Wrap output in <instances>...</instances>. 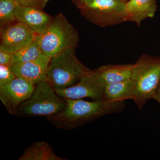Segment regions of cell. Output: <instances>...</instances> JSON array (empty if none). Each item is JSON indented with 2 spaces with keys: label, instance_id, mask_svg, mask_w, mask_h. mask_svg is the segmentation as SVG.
<instances>
[{
  "label": "cell",
  "instance_id": "cell-24",
  "mask_svg": "<svg viewBox=\"0 0 160 160\" xmlns=\"http://www.w3.org/2000/svg\"><path fill=\"white\" fill-rule=\"evenodd\" d=\"M0 1H2V0H0Z\"/></svg>",
  "mask_w": 160,
  "mask_h": 160
},
{
  "label": "cell",
  "instance_id": "cell-19",
  "mask_svg": "<svg viewBox=\"0 0 160 160\" xmlns=\"http://www.w3.org/2000/svg\"><path fill=\"white\" fill-rule=\"evenodd\" d=\"M18 4L22 6H29L37 9H42L46 6L49 0H16Z\"/></svg>",
  "mask_w": 160,
  "mask_h": 160
},
{
  "label": "cell",
  "instance_id": "cell-9",
  "mask_svg": "<svg viewBox=\"0 0 160 160\" xmlns=\"http://www.w3.org/2000/svg\"><path fill=\"white\" fill-rule=\"evenodd\" d=\"M38 35L22 23L16 22L1 27L0 47L12 54L32 42Z\"/></svg>",
  "mask_w": 160,
  "mask_h": 160
},
{
  "label": "cell",
  "instance_id": "cell-15",
  "mask_svg": "<svg viewBox=\"0 0 160 160\" xmlns=\"http://www.w3.org/2000/svg\"><path fill=\"white\" fill-rule=\"evenodd\" d=\"M19 160H66L55 153L52 147L45 142H35L27 147Z\"/></svg>",
  "mask_w": 160,
  "mask_h": 160
},
{
  "label": "cell",
  "instance_id": "cell-6",
  "mask_svg": "<svg viewBox=\"0 0 160 160\" xmlns=\"http://www.w3.org/2000/svg\"><path fill=\"white\" fill-rule=\"evenodd\" d=\"M83 8L85 16L102 27L114 26L127 20L126 4L118 0H93Z\"/></svg>",
  "mask_w": 160,
  "mask_h": 160
},
{
  "label": "cell",
  "instance_id": "cell-20",
  "mask_svg": "<svg viewBox=\"0 0 160 160\" xmlns=\"http://www.w3.org/2000/svg\"><path fill=\"white\" fill-rule=\"evenodd\" d=\"M12 61V54L0 47V65L10 66Z\"/></svg>",
  "mask_w": 160,
  "mask_h": 160
},
{
  "label": "cell",
  "instance_id": "cell-7",
  "mask_svg": "<svg viewBox=\"0 0 160 160\" xmlns=\"http://www.w3.org/2000/svg\"><path fill=\"white\" fill-rule=\"evenodd\" d=\"M104 87L96 72L91 70L74 85L55 90L58 95L65 99L89 98L97 101L103 100Z\"/></svg>",
  "mask_w": 160,
  "mask_h": 160
},
{
  "label": "cell",
  "instance_id": "cell-23",
  "mask_svg": "<svg viewBox=\"0 0 160 160\" xmlns=\"http://www.w3.org/2000/svg\"><path fill=\"white\" fill-rule=\"evenodd\" d=\"M118 1H121V2H122L126 4V3L128 2L129 0H118Z\"/></svg>",
  "mask_w": 160,
  "mask_h": 160
},
{
  "label": "cell",
  "instance_id": "cell-16",
  "mask_svg": "<svg viewBox=\"0 0 160 160\" xmlns=\"http://www.w3.org/2000/svg\"><path fill=\"white\" fill-rule=\"evenodd\" d=\"M42 53L41 51L39 42V35L34 41L28 46L12 54L11 65L22 64L33 61L37 58Z\"/></svg>",
  "mask_w": 160,
  "mask_h": 160
},
{
  "label": "cell",
  "instance_id": "cell-14",
  "mask_svg": "<svg viewBox=\"0 0 160 160\" xmlns=\"http://www.w3.org/2000/svg\"><path fill=\"white\" fill-rule=\"evenodd\" d=\"M134 85L133 80L129 78L106 85L103 90V100L114 102L131 99Z\"/></svg>",
  "mask_w": 160,
  "mask_h": 160
},
{
  "label": "cell",
  "instance_id": "cell-10",
  "mask_svg": "<svg viewBox=\"0 0 160 160\" xmlns=\"http://www.w3.org/2000/svg\"><path fill=\"white\" fill-rule=\"evenodd\" d=\"M50 60V58L42 53L33 61L15 64L9 67L16 77L23 78L36 85L40 82L46 81Z\"/></svg>",
  "mask_w": 160,
  "mask_h": 160
},
{
  "label": "cell",
  "instance_id": "cell-8",
  "mask_svg": "<svg viewBox=\"0 0 160 160\" xmlns=\"http://www.w3.org/2000/svg\"><path fill=\"white\" fill-rule=\"evenodd\" d=\"M35 86L23 78L16 77L0 86V100L8 112L15 115L20 105L31 96Z\"/></svg>",
  "mask_w": 160,
  "mask_h": 160
},
{
  "label": "cell",
  "instance_id": "cell-11",
  "mask_svg": "<svg viewBox=\"0 0 160 160\" xmlns=\"http://www.w3.org/2000/svg\"><path fill=\"white\" fill-rule=\"evenodd\" d=\"M16 21L22 23L36 34L44 32L52 19L42 9L18 4L14 11Z\"/></svg>",
  "mask_w": 160,
  "mask_h": 160
},
{
  "label": "cell",
  "instance_id": "cell-5",
  "mask_svg": "<svg viewBox=\"0 0 160 160\" xmlns=\"http://www.w3.org/2000/svg\"><path fill=\"white\" fill-rule=\"evenodd\" d=\"M66 105V100L58 95L52 86L44 81L36 85L31 96L20 105L15 115L47 117L58 113Z\"/></svg>",
  "mask_w": 160,
  "mask_h": 160
},
{
  "label": "cell",
  "instance_id": "cell-21",
  "mask_svg": "<svg viewBox=\"0 0 160 160\" xmlns=\"http://www.w3.org/2000/svg\"><path fill=\"white\" fill-rule=\"evenodd\" d=\"M152 99L157 101L159 103L160 105V84L157 90L153 95Z\"/></svg>",
  "mask_w": 160,
  "mask_h": 160
},
{
  "label": "cell",
  "instance_id": "cell-17",
  "mask_svg": "<svg viewBox=\"0 0 160 160\" xmlns=\"http://www.w3.org/2000/svg\"><path fill=\"white\" fill-rule=\"evenodd\" d=\"M18 3L16 0L0 1V23L1 27L16 22L14 11Z\"/></svg>",
  "mask_w": 160,
  "mask_h": 160
},
{
  "label": "cell",
  "instance_id": "cell-1",
  "mask_svg": "<svg viewBox=\"0 0 160 160\" xmlns=\"http://www.w3.org/2000/svg\"><path fill=\"white\" fill-rule=\"evenodd\" d=\"M66 100V105L63 110L46 118L55 127L66 130L75 129L104 116L121 112L126 108L125 101Z\"/></svg>",
  "mask_w": 160,
  "mask_h": 160
},
{
  "label": "cell",
  "instance_id": "cell-3",
  "mask_svg": "<svg viewBox=\"0 0 160 160\" xmlns=\"http://www.w3.org/2000/svg\"><path fill=\"white\" fill-rule=\"evenodd\" d=\"M75 48L66 49L51 58L46 81L54 89L74 85L91 71L78 59Z\"/></svg>",
  "mask_w": 160,
  "mask_h": 160
},
{
  "label": "cell",
  "instance_id": "cell-13",
  "mask_svg": "<svg viewBox=\"0 0 160 160\" xmlns=\"http://www.w3.org/2000/svg\"><path fill=\"white\" fill-rule=\"evenodd\" d=\"M133 65H107L102 66L95 71L104 86L131 78Z\"/></svg>",
  "mask_w": 160,
  "mask_h": 160
},
{
  "label": "cell",
  "instance_id": "cell-18",
  "mask_svg": "<svg viewBox=\"0 0 160 160\" xmlns=\"http://www.w3.org/2000/svg\"><path fill=\"white\" fill-rule=\"evenodd\" d=\"M16 78L9 66L0 65V86L10 82Z\"/></svg>",
  "mask_w": 160,
  "mask_h": 160
},
{
  "label": "cell",
  "instance_id": "cell-22",
  "mask_svg": "<svg viewBox=\"0 0 160 160\" xmlns=\"http://www.w3.org/2000/svg\"><path fill=\"white\" fill-rule=\"evenodd\" d=\"M79 1L82 4L84 7L89 5L93 0H79Z\"/></svg>",
  "mask_w": 160,
  "mask_h": 160
},
{
  "label": "cell",
  "instance_id": "cell-12",
  "mask_svg": "<svg viewBox=\"0 0 160 160\" xmlns=\"http://www.w3.org/2000/svg\"><path fill=\"white\" fill-rule=\"evenodd\" d=\"M126 21L139 26L143 20L154 16L157 10L155 0H129L126 4Z\"/></svg>",
  "mask_w": 160,
  "mask_h": 160
},
{
  "label": "cell",
  "instance_id": "cell-4",
  "mask_svg": "<svg viewBox=\"0 0 160 160\" xmlns=\"http://www.w3.org/2000/svg\"><path fill=\"white\" fill-rule=\"evenodd\" d=\"M78 35L62 14L52 19L46 29L39 35L42 52L50 58L69 48H76Z\"/></svg>",
  "mask_w": 160,
  "mask_h": 160
},
{
  "label": "cell",
  "instance_id": "cell-2",
  "mask_svg": "<svg viewBox=\"0 0 160 160\" xmlns=\"http://www.w3.org/2000/svg\"><path fill=\"white\" fill-rule=\"evenodd\" d=\"M131 78L134 83L131 99L142 109L159 86L160 57L142 55L133 65Z\"/></svg>",
  "mask_w": 160,
  "mask_h": 160
}]
</instances>
